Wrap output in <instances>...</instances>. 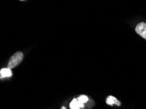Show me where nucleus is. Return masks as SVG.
Listing matches in <instances>:
<instances>
[{"instance_id":"obj_1","label":"nucleus","mask_w":146,"mask_h":109,"mask_svg":"<svg viewBox=\"0 0 146 109\" xmlns=\"http://www.w3.org/2000/svg\"><path fill=\"white\" fill-rule=\"evenodd\" d=\"M24 57V54L22 52H17L15 53L11 58L9 59V61L8 62L7 67L9 69L15 68V67H17L20 63L23 61Z\"/></svg>"},{"instance_id":"obj_2","label":"nucleus","mask_w":146,"mask_h":109,"mask_svg":"<svg viewBox=\"0 0 146 109\" xmlns=\"http://www.w3.org/2000/svg\"><path fill=\"white\" fill-rule=\"evenodd\" d=\"M136 32L146 40V23L140 22L136 27Z\"/></svg>"},{"instance_id":"obj_3","label":"nucleus","mask_w":146,"mask_h":109,"mask_svg":"<svg viewBox=\"0 0 146 109\" xmlns=\"http://www.w3.org/2000/svg\"><path fill=\"white\" fill-rule=\"evenodd\" d=\"M106 103L111 106L113 105L114 104H117V106H121V102L118 101L115 97L112 96V95H110V96H108L107 99H106Z\"/></svg>"},{"instance_id":"obj_7","label":"nucleus","mask_w":146,"mask_h":109,"mask_svg":"<svg viewBox=\"0 0 146 109\" xmlns=\"http://www.w3.org/2000/svg\"><path fill=\"white\" fill-rule=\"evenodd\" d=\"M77 104H78V106L79 108H84V104L83 103H81V102L79 101L78 100H77Z\"/></svg>"},{"instance_id":"obj_5","label":"nucleus","mask_w":146,"mask_h":109,"mask_svg":"<svg viewBox=\"0 0 146 109\" xmlns=\"http://www.w3.org/2000/svg\"><path fill=\"white\" fill-rule=\"evenodd\" d=\"M70 107L71 109H80L77 104V99H74L70 104Z\"/></svg>"},{"instance_id":"obj_4","label":"nucleus","mask_w":146,"mask_h":109,"mask_svg":"<svg viewBox=\"0 0 146 109\" xmlns=\"http://www.w3.org/2000/svg\"><path fill=\"white\" fill-rule=\"evenodd\" d=\"M0 75H1L0 77H1V79H2V78L11 77L12 73H11V69L5 68V69H2L1 71H0Z\"/></svg>"},{"instance_id":"obj_8","label":"nucleus","mask_w":146,"mask_h":109,"mask_svg":"<svg viewBox=\"0 0 146 109\" xmlns=\"http://www.w3.org/2000/svg\"><path fill=\"white\" fill-rule=\"evenodd\" d=\"M61 109H66V108L65 107V106H62Z\"/></svg>"},{"instance_id":"obj_6","label":"nucleus","mask_w":146,"mask_h":109,"mask_svg":"<svg viewBox=\"0 0 146 109\" xmlns=\"http://www.w3.org/2000/svg\"><path fill=\"white\" fill-rule=\"evenodd\" d=\"M77 100H78L79 101L81 102V103H83V104L85 103H87L88 100V98L87 97V96H86V95H81L80 97H78L77 98Z\"/></svg>"}]
</instances>
